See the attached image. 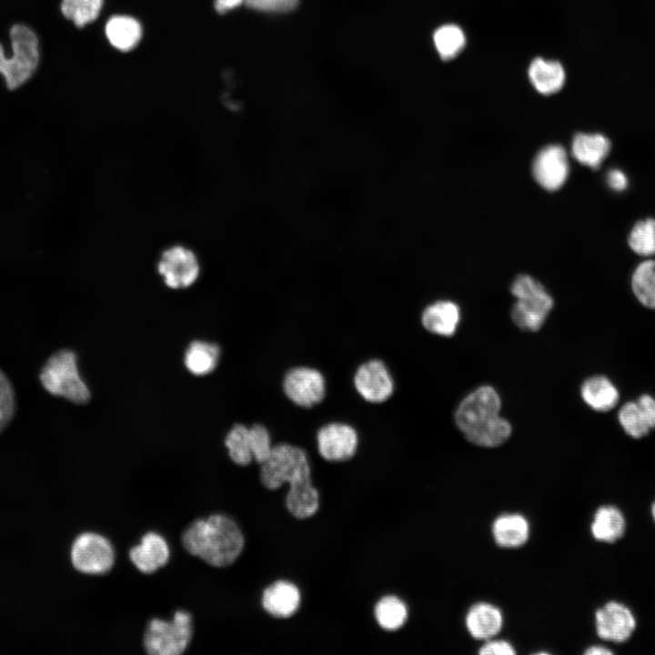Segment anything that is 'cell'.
Returning <instances> with one entry per match:
<instances>
[{
    "label": "cell",
    "mask_w": 655,
    "mask_h": 655,
    "mask_svg": "<svg viewBox=\"0 0 655 655\" xmlns=\"http://www.w3.org/2000/svg\"><path fill=\"white\" fill-rule=\"evenodd\" d=\"M649 428H655V398L650 395H642L636 401Z\"/></svg>",
    "instance_id": "39"
},
{
    "label": "cell",
    "mask_w": 655,
    "mask_h": 655,
    "mask_svg": "<svg viewBox=\"0 0 655 655\" xmlns=\"http://www.w3.org/2000/svg\"><path fill=\"white\" fill-rule=\"evenodd\" d=\"M610 141L601 134L578 133L572 141L571 152L581 165L598 169L610 151Z\"/></svg>",
    "instance_id": "20"
},
{
    "label": "cell",
    "mask_w": 655,
    "mask_h": 655,
    "mask_svg": "<svg viewBox=\"0 0 655 655\" xmlns=\"http://www.w3.org/2000/svg\"><path fill=\"white\" fill-rule=\"evenodd\" d=\"M12 56L6 57L0 43V75L8 89L15 90L26 83L39 64V42L27 25H14L9 30Z\"/></svg>",
    "instance_id": "2"
},
{
    "label": "cell",
    "mask_w": 655,
    "mask_h": 655,
    "mask_svg": "<svg viewBox=\"0 0 655 655\" xmlns=\"http://www.w3.org/2000/svg\"><path fill=\"white\" fill-rule=\"evenodd\" d=\"M353 381L358 393L371 403L386 401L394 390L392 377L385 363L379 359H370L361 364Z\"/></svg>",
    "instance_id": "12"
},
{
    "label": "cell",
    "mask_w": 655,
    "mask_h": 655,
    "mask_svg": "<svg viewBox=\"0 0 655 655\" xmlns=\"http://www.w3.org/2000/svg\"><path fill=\"white\" fill-rule=\"evenodd\" d=\"M628 243L638 255H655V219L648 218L636 223L630 233Z\"/></svg>",
    "instance_id": "33"
},
{
    "label": "cell",
    "mask_w": 655,
    "mask_h": 655,
    "mask_svg": "<svg viewBox=\"0 0 655 655\" xmlns=\"http://www.w3.org/2000/svg\"><path fill=\"white\" fill-rule=\"evenodd\" d=\"M530 84L537 92L549 96L558 93L566 82V71L559 61L534 58L528 68Z\"/></svg>",
    "instance_id": "17"
},
{
    "label": "cell",
    "mask_w": 655,
    "mask_h": 655,
    "mask_svg": "<svg viewBox=\"0 0 655 655\" xmlns=\"http://www.w3.org/2000/svg\"><path fill=\"white\" fill-rule=\"evenodd\" d=\"M260 479L269 490H276L284 483L293 487L312 481L306 451L287 443L273 446L269 458L261 464Z\"/></svg>",
    "instance_id": "4"
},
{
    "label": "cell",
    "mask_w": 655,
    "mask_h": 655,
    "mask_svg": "<svg viewBox=\"0 0 655 655\" xmlns=\"http://www.w3.org/2000/svg\"><path fill=\"white\" fill-rule=\"evenodd\" d=\"M510 290L517 299L511 309L514 323L524 330H539L553 307L550 295L540 283L527 275L517 277Z\"/></svg>",
    "instance_id": "5"
},
{
    "label": "cell",
    "mask_w": 655,
    "mask_h": 655,
    "mask_svg": "<svg viewBox=\"0 0 655 655\" xmlns=\"http://www.w3.org/2000/svg\"><path fill=\"white\" fill-rule=\"evenodd\" d=\"M501 401L490 386H481L458 405L455 421L464 436L480 428L499 416Z\"/></svg>",
    "instance_id": "8"
},
{
    "label": "cell",
    "mask_w": 655,
    "mask_h": 655,
    "mask_svg": "<svg viewBox=\"0 0 655 655\" xmlns=\"http://www.w3.org/2000/svg\"><path fill=\"white\" fill-rule=\"evenodd\" d=\"M595 621L599 637L615 642L626 641L636 627L630 610L617 601H610L599 609Z\"/></svg>",
    "instance_id": "14"
},
{
    "label": "cell",
    "mask_w": 655,
    "mask_h": 655,
    "mask_svg": "<svg viewBox=\"0 0 655 655\" xmlns=\"http://www.w3.org/2000/svg\"><path fill=\"white\" fill-rule=\"evenodd\" d=\"M459 320V307L449 300H439L430 304L421 316L422 325L428 331L443 337L454 335Z\"/></svg>",
    "instance_id": "18"
},
{
    "label": "cell",
    "mask_w": 655,
    "mask_h": 655,
    "mask_svg": "<svg viewBox=\"0 0 655 655\" xmlns=\"http://www.w3.org/2000/svg\"><path fill=\"white\" fill-rule=\"evenodd\" d=\"M156 269L164 283L172 289L186 288L192 286L200 274V261L191 247L174 244L160 253Z\"/></svg>",
    "instance_id": "7"
},
{
    "label": "cell",
    "mask_w": 655,
    "mask_h": 655,
    "mask_svg": "<svg viewBox=\"0 0 655 655\" xmlns=\"http://www.w3.org/2000/svg\"><path fill=\"white\" fill-rule=\"evenodd\" d=\"M529 527L527 519L519 514H504L492 525V534L498 545L517 548L528 540Z\"/></svg>",
    "instance_id": "22"
},
{
    "label": "cell",
    "mask_w": 655,
    "mask_h": 655,
    "mask_svg": "<svg viewBox=\"0 0 655 655\" xmlns=\"http://www.w3.org/2000/svg\"><path fill=\"white\" fill-rule=\"evenodd\" d=\"M192 616L185 610L175 613L171 621L153 619L144 637V647L150 655H180L192 638Z\"/></svg>",
    "instance_id": "6"
},
{
    "label": "cell",
    "mask_w": 655,
    "mask_h": 655,
    "mask_svg": "<svg viewBox=\"0 0 655 655\" xmlns=\"http://www.w3.org/2000/svg\"><path fill=\"white\" fill-rule=\"evenodd\" d=\"M625 527V519L620 510L614 506L605 505L596 510L590 529L595 539L612 543L622 537Z\"/></svg>",
    "instance_id": "23"
},
{
    "label": "cell",
    "mask_w": 655,
    "mask_h": 655,
    "mask_svg": "<svg viewBox=\"0 0 655 655\" xmlns=\"http://www.w3.org/2000/svg\"><path fill=\"white\" fill-rule=\"evenodd\" d=\"M71 560L76 569L85 574L102 575L114 566L115 551L110 541L104 536L85 532L74 541Z\"/></svg>",
    "instance_id": "9"
},
{
    "label": "cell",
    "mask_w": 655,
    "mask_h": 655,
    "mask_svg": "<svg viewBox=\"0 0 655 655\" xmlns=\"http://www.w3.org/2000/svg\"><path fill=\"white\" fill-rule=\"evenodd\" d=\"M619 421L624 431L630 437L640 438L647 435L650 428L636 402L624 404L619 411Z\"/></svg>",
    "instance_id": "34"
},
{
    "label": "cell",
    "mask_w": 655,
    "mask_h": 655,
    "mask_svg": "<svg viewBox=\"0 0 655 655\" xmlns=\"http://www.w3.org/2000/svg\"><path fill=\"white\" fill-rule=\"evenodd\" d=\"M607 182L610 187L616 191H622L628 186L627 176L619 169H613L608 173Z\"/></svg>",
    "instance_id": "40"
},
{
    "label": "cell",
    "mask_w": 655,
    "mask_h": 655,
    "mask_svg": "<svg viewBox=\"0 0 655 655\" xmlns=\"http://www.w3.org/2000/svg\"><path fill=\"white\" fill-rule=\"evenodd\" d=\"M169 547L158 533L147 532L139 545L129 551V558L136 568L145 574H151L164 567L169 559Z\"/></svg>",
    "instance_id": "15"
},
{
    "label": "cell",
    "mask_w": 655,
    "mask_h": 655,
    "mask_svg": "<svg viewBox=\"0 0 655 655\" xmlns=\"http://www.w3.org/2000/svg\"><path fill=\"white\" fill-rule=\"evenodd\" d=\"M651 514H652V518L655 521V501L653 502V504L651 506Z\"/></svg>",
    "instance_id": "43"
},
{
    "label": "cell",
    "mask_w": 655,
    "mask_h": 655,
    "mask_svg": "<svg viewBox=\"0 0 655 655\" xmlns=\"http://www.w3.org/2000/svg\"><path fill=\"white\" fill-rule=\"evenodd\" d=\"M358 438L354 428L346 423L332 422L321 427L317 433L320 456L328 461L351 458L358 448Z\"/></svg>",
    "instance_id": "11"
},
{
    "label": "cell",
    "mask_w": 655,
    "mask_h": 655,
    "mask_svg": "<svg viewBox=\"0 0 655 655\" xmlns=\"http://www.w3.org/2000/svg\"><path fill=\"white\" fill-rule=\"evenodd\" d=\"M283 390L295 405L311 408L325 398V378L320 371L312 368H293L284 377Z\"/></svg>",
    "instance_id": "10"
},
{
    "label": "cell",
    "mask_w": 655,
    "mask_h": 655,
    "mask_svg": "<svg viewBox=\"0 0 655 655\" xmlns=\"http://www.w3.org/2000/svg\"><path fill=\"white\" fill-rule=\"evenodd\" d=\"M242 3H245V0H215V8L218 13L223 14L239 6Z\"/></svg>",
    "instance_id": "41"
},
{
    "label": "cell",
    "mask_w": 655,
    "mask_h": 655,
    "mask_svg": "<svg viewBox=\"0 0 655 655\" xmlns=\"http://www.w3.org/2000/svg\"><path fill=\"white\" fill-rule=\"evenodd\" d=\"M249 440L253 459L263 464L273 448L268 430L263 425H253L249 428Z\"/></svg>",
    "instance_id": "35"
},
{
    "label": "cell",
    "mask_w": 655,
    "mask_h": 655,
    "mask_svg": "<svg viewBox=\"0 0 655 655\" xmlns=\"http://www.w3.org/2000/svg\"><path fill=\"white\" fill-rule=\"evenodd\" d=\"M181 541L189 554L217 568L231 565L239 557L245 545L244 536L237 524L220 514L191 523L184 531Z\"/></svg>",
    "instance_id": "1"
},
{
    "label": "cell",
    "mask_w": 655,
    "mask_h": 655,
    "mask_svg": "<svg viewBox=\"0 0 655 655\" xmlns=\"http://www.w3.org/2000/svg\"><path fill=\"white\" fill-rule=\"evenodd\" d=\"M631 287L644 307L655 309V260L644 261L635 268Z\"/></svg>",
    "instance_id": "28"
},
{
    "label": "cell",
    "mask_w": 655,
    "mask_h": 655,
    "mask_svg": "<svg viewBox=\"0 0 655 655\" xmlns=\"http://www.w3.org/2000/svg\"><path fill=\"white\" fill-rule=\"evenodd\" d=\"M225 443L230 458L236 464L247 466L253 460L249 428L242 424H236L227 433Z\"/></svg>",
    "instance_id": "32"
},
{
    "label": "cell",
    "mask_w": 655,
    "mask_h": 655,
    "mask_svg": "<svg viewBox=\"0 0 655 655\" xmlns=\"http://www.w3.org/2000/svg\"><path fill=\"white\" fill-rule=\"evenodd\" d=\"M299 590L293 583L280 580L267 587L262 594L263 609L271 616L287 619L293 616L300 605Z\"/></svg>",
    "instance_id": "16"
},
{
    "label": "cell",
    "mask_w": 655,
    "mask_h": 655,
    "mask_svg": "<svg viewBox=\"0 0 655 655\" xmlns=\"http://www.w3.org/2000/svg\"><path fill=\"white\" fill-rule=\"evenodd\" d=\"M374 613L378 625L388 631L400 629L408 619L407 606L395 596L381 599L377 603Z\"/></svg>",
    "instance_id": "29"
},
{
    "label": "cell",
    "mask_w": 655,
    "mask_h": 655,
    "mask_svg": "<svg viewBox=\"0 0 655 655\" xmlns=\"http://www.w3.org/2000/svg\"><path fill=\"white\" fill-rule=\"evenodd\" d=\"M220 348L217 344L193 341L185 354L186 368L196 376L212 372L218 364Z\"/></svg>",
    "instance_id": "26"
},
{
    "label": "cell",
    "mask_w": 655,
    "mask_h": 655,
    "mask_svg": "<svg viewBox=\"0 0 655 655\" xmlns=\"http://www.w3.org/2000/svg\"><path fill=\"white\" fill-rule=\"evenodd\" d=\"M481 655H513L516 653L513 646L506 640H489L482 645L479 650Z\"/></svg>",
    "instance_id": "38"
},
{
    "label": "cell",
    "mask_w": 655,
    "mask_h": 655,
    "mask_svg": "<svg viewBox=\"0 0 655 655\" xmlns=\"http://www.w3.org/2000/svg\"><path fill=\"white\" fill-rule=\"evenodd\" d=\"M587 655H607L612 654V651L602 646H592L585 651Z\"/></svg>",
    "instance_id": "42"
},
{
    "label": "cell",
    "mask_w": 655,
    "mask_h": 655,
    "mask_svg": "<svg viewBox=\"0 0 655 655\" xmlns=\"http://www.w3.org/2000/svg\"><path fill=\"white\" fill-rule=\"evenodd\" d=\"M106 35L118 50L129 51L139 42L142 28L139 22L127 15H115L106 25Z\"/></svg>",
    "instance_id": "24"
},
{
    "label": "cell",
    "mask_w": 655,
    "mask_h": 655,
    "mask_svg": "<svg viewBox=\"0 0 655 655\" xmlns=\"http://www.w3.org/2000/svg\"><path fill=\"white\" fill-rule=\"evenodd\" d=\"M286 507L291 515L299 519L315 515L319 508V494L312 481L289 487Z\"/></svg>",
    "instance_id": "25"
},
{
    "label": "cell",
    "mask_w": 655,
    "mask_h": 655,
    "mask_svg": "<svg viewBox=\"0 0 655 655\" xmlns=\"http://www.w3.org/2000/svg\"><path fill=\"white\" fill-rule=\"evenodd\" d=\"M40 381L45 389L76 404L90 399V391L79 375L76 354L62 349L53 354L43 366Z\"/></svg>",
    "instance_id": "3"
},
{
    "label": "cell",
    "mask_w": 655,
    "mask_h": 655,
    "mask_svg": "<svg viewBox=\"0 0 655 655\" xmlns=\"http://www.w3.org/2000/svg\"><path fill=\"white\" fill-rule=\"evenodd\" d=\"M299 0H245V4L255 10L270 13L288 12L294 9Z\"/></svg>",
    "instance_id": "37"
},
{
    "label": "cell",
    "mask_w": 655,
    "mask_h": 655,
    "mask_svg": "<svg viewBox=\"0 0 655 655\" xmlns=\"http://www.w3.org/2000/svg\"><path fill=\"white\" fill-rule=\"evenodd\" d=\"M580 393L583 401L590 408L600 412L613 408L620 398L617 388L604 376H594L586 379Z\"/></svg>",
    "instance_id": "21"
},
{
    "label": "cell",
    "mask_w": 655,
    "mask_h": 655,
    "mask_svg": "<svg viewBox=\"0 0 655 655\" xmlns=\"http://www.w3.org/2000/svg\"><path fill=\"white\" fill-rule=\"evenodd\" d=\"M569 161L565 149L559 145L543 147L535 156L532 174L537 183L546 190L562 186L569 176Z\"/></svg>",
    "instance_id": "13"
},
{
    "label": "cell",
    "mask_w": 655,
    "mask_h": 655,
    "mask_svg": "<svg viewBox=\"0 0 655 655\" xmlns=\"http://www.w3.org/2000/svg\"><path fill=\"white\" fill-rule=\"evenodd\" d=\"M501 611L494 605L479 602L471 606L466 616V626L469 634L478 640H489L502 628Z\"/></svg>",
    "instance_id": "19"
},
{
    "label": "cell",
    "mask_w": 655,
    "mask_h": 655,
    "mask_svg": "<svg viewBox=\"0 0 655 655\" xmlns=\"http://www.w3.org/2000/svg\"><path fill=\"white\" fill-rule=\"evenodd\" d=\"M15 410V392L5 374L0 370V433L12 420Z\"/></svg>",
    "instance_id": "36"
},
{
    "label": "cell",
    "mask_w": 655,
    "mask_h": 655,
    "mask_svg": "<svg viewBox=\"0 0 655 655\" xmlns=\"http://www.w3.org/2000/svg\"><path fill=\"white\" fill-rule=\"evenodd\" d=\"M433 44L442 60L456 58L465 48L467 38L463 29L456 24H444L433 34Z\"/></svg>",
    "instance_id": "27"
},
{
    "label": "cell",
    "mask_w": 655,
    "mask_h": 655,
    "mask_svg": "<svg viewBox=\"0 0 655 655\" xmlns=\"http://www.w3.org/2000/svg\"><path fill=\"white\" fill-rule=\"evenodd\" d=\"M102 5L103 0H62L60 8L65 17L83 27L99 15Z\"/></svg>",
    "instance_id": "31"
},
{
    "label": "cell",
    "mask_w": 655,
    "mask_h": 655,
    "mask_svg": "<svg viewBox=\"0 0 655 655\" xmlns=\"http://www.w3.org/2000/svg\"><path fill=\"white\" fill-rule=\"evenodd\" d=\"M511 430L510 423L499 416L480 428L466 435L465 438L472 444L494 448L504 443L509 438Z\"/></svg>",
    "instance_id": "30"
}]
</instances>
